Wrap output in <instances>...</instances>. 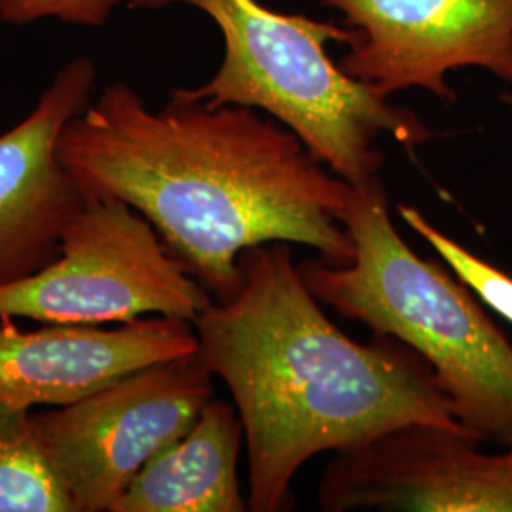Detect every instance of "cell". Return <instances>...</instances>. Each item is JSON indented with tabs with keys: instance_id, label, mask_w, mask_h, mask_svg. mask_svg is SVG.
<instances>
[{
	"instance_id": "6da1fadb",
	"label": "cell",
	"mask_w": 512,
	"mask_h": 512,
	"mask_svg": "<svg viewBox=\"0 0 512 512\" xmlns=\"http://www.w3.org/2000/svg\"><path fill=\"white\" fill-rule=\"evenodd\" d=\"M57 154L88 196L141 213L215 302L239 293V255L260 243L353 260L342 222L353 186L258 110L209 107L184 88L152 110L114 82L65 126Z\"/></svg>"
},
{
	"instance_id": "7a4b0ae2",
	"label": "cell",
	"mask_w": 512,
	"mask_h": 512,
	"mask_svg": "<svg viewBox=\"0 0 512 512\" xmlns=\"http://www.w3.org/2000/svg\"><path fill=\"white\" fill-rule=\"evenodd\" d=\"M239 268V293L213 302L192 325L243 425L249 511H291L304 463L404 425H437L482 442L459 423L420 353L380 334L357 342L330 321L291 243L249 247Z\"/></svg>"
},
{
	"instance_id": "3957f363",
	"label": "cell",
	"mask_w": 512,
	"mask_h": 512,
	"mask_svg": "<svg viewBox=\"0 0 512 512\" xmlns=\"http://www.w3.org/2000/svg\"><path fill=\"white\" fill-rule=\"evenodd\" d=\"M342 222L346 266L298 264L315 298L372 334L391 336L433 368L459 423L484 442L512 444V344L467 285L397 232L382 177L353 186Z\"/></svg>"
},
{
	"instance_id": "277c9868",
	"label": "cell",
	"mask_w": 512,
	"mask_h": 512,
	"mask_svg": "<svg viewBox=\"0 0 512 512\" xmlns=\"http://www.w3.org/2000/svg\"><path fill=\"white\" fill-rule=\"evenodd\" d=\"M188 4L217 23L224 38L219 71L186 95L209 107L262 110L291 129L311 154L351 186L380 177L389 135L414 154L431 131L414 110L395 107L372 84L351 78L327 54L329 42L353 44L355 29L281 14L258 0H129L131 10Z\"/></svg>"
},
{
	"instance_id": "5b68a950",
	"label": "cell",
	"mask_w": 512,
	"mask_h": 512,
	"mask_svg": "<svg viewBox=\"0 0 512 512\" xmlns=\"http://www.w3.org/2000/svg\"><path fill=\"white\" fill-rule=\"evenodd\" d=\"M213 302L154 226L109 196H88L54 262L0 285V315L35 323L105 327L148 315L194 323Z\"/></svg>"
},
{
	"instance_id": "8992f818",
	"label": "cell",
	"mask_w": 512,
	"mask_h": 512,
	"mask_svg": "<svg viewBox=\"0 0 512 512\" xmlns=\"http://www.w3.org/2000/svg\"><path fill=\"white\" fill-rule=\"evenodd\" d=\"M200 351L126 374L33 423L76 512H110L131 480L215 397Z\"/></svg>"
},
{
	"instance_id": "52a82bcc",
	"label": "cell",
	"mask_w": 512,
	"mask_h": 512,
	"mask_svg": "<svg viewBox=\"0 0 512 512\" xmlns=\"http://www.w3.org/2000/svg\"><path fill=\"white\" fill-rule=\"evenodd\" d=\"M357 37L340 69L384 97L421 88L454 103L450 71L478 67L512 86V0H315Z\"/></svg>"
},
{
	"instance_id": "ba28073f",
	"label": "cell",
	"mask_w": 512,
	"mask_h": 512,
	"mask_svg": "<svg viewBox=\"0 0 512 512\" xmlns=\"http://www.w3.org/2000/svg\"><path fill=\"white\" fill-rule=\"evenodd\" d=\"M478 440L412 423L336 452L317 486L325 512H512V444L480 452Z\"/></svg>"
},
{
	"instance_id": "9c48e42d",
	"label": "cell",
	"mask_w": 512,
	"mask_h": 512,
	"mask_svg": "<svg viewBox=\"0 0 512 512\" xmlns=\"http://www.w3.org/2000/svg\"><path fill=\"white\" fill-rule=\"evenodd\" d=\"M95 80L92 59L69 61L31 114L0 135V285L54 262L65 228L88 202L61 164L57 143L65 126L92 103Z\"/></svg>"
},
{
	"instance_id": "30bf717a",
	"label": "cell",
	"mask_w": 512,
	"mask_h": 512,
	"mask_svg": "<svg viewBox=\"0 0 512 512\" xmlns=\"http://www.w3.org/2000/svg\"><path fill=\"white\" fill-rule=\"evenodd\" d=\"M198 351L192 321L148 315L105 329L0 315V404L37 410L76 403L126 374Z\"/></svg>"
},
{
	"instance_id": "8fae6325",
	"label": "cell",
	"mask_w": 512,
	"mask_h": 512,
	"mask_svg": "<svg viewBox=\"0 0 512 512\" xmlns=\"http://www.w3.org/2000/svg\"><path fill=\"white\" fill-rule=\"evenodd\" d=\"M243 425L234 404L211 399L181 439L165 446L110 512H247L238 461Z\"/></svg>"
},
{
	"instance_id": "7c38bea8",
	"label": "cell",
	"mask_w": 512,
	"mask_h": 512,
	"mask_svg": "<svg viewBox=\"0 0 512 512\" xmlns=\"http://www.w3.org/2000/svg\"><path fill=\"white\" fill-rule=\"evenodd\" d=\"M31 412L0 404V512H76Z\"/></svg>"
},
{
	"instance_id": "4fadbf2b",
	"label": "cell",
	"mask_w": 512,
	"mask_h": 512,
	"mask_svg": "<svg viewBox=\"0 0 512 512\" xmlns=\"http://www.w3.org/2000/svg\"><path fill=\"white\" fill-rule=\"evenodd\" d=\"M401 219L425 239L440 256V260L456 274L469 291L480 298L482 304L499 313L512 323V275L495 268L488 260L465 249L456 239L446 236L435 224H431L423 213L412 205L397 207Z\"/></svg>"
},
{
	"instance_id": "5bb4252c",
	"label": "cell",
	"mask_w": 512,
	"mask_h": 512,
	"mask_svg": "<svg viewBox=\"0 0 512 512\" xmlns=\"http://www.w3.org/2000/svg\"><path fill=\"white\" fill-rule=\"evenodd\" d=\"M129 0H0V19L27 25L38 19H57L78 27H101L110 14Z\"/></svg>"
},
{
	"instance_id": "9a60e30c",
	"label": "cell",
	"mask_w": 512,
	"mask_h": 512,
	"mask_svg": "<svg viewBox=\"0 0 512 512\" xmlns=\"http://www.w3.org/2000/svg\"><path fill=\"white\" fill-rule=\"evenodd\" d=\"M501 99H503L507 105H511L512 107V93H505Z\"/></svg>"
}]
</instances>
